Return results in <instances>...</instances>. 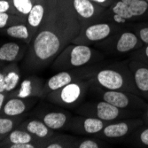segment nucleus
Wrapping results in <instances>:
<instances>
[{
    "mask_svg": "<svg viewBox=\"0 0 148 148\" xmlns=\"http://www.w3.org/2000/svg\"><path fill=\"white\" fill-rule=\"evenodd\" d=\"M42 26L54 31L66 45L72 44L82 29L71 0H54Z\"/></svg>",
    "mask_w": 148,
    "mask_h": 148,
    "instance_id": "1",
    "label": "nucleus"
},
{
    "mask_svg": "<svg viewBox=\"0 0 148 148\" xmlns=\"http://www.w3.org/2000/svg\"><path fill=\"white\" fill-rule=\"evenodd\" d=\"M66 46L68 45L54 31L42 27L31 40L27 62L31 68H41L55 60Z\"/></svg>",
    "mask_w": 148,
    "mask_h": 148,
    "instance_id": "2",
    "label": "nucleus"
},
{
    "mask_svg": "<svg viewBox=\"0 0 148 148\" xmlns=\"http://www.w3.org/2000/svg\"><path fill=\"white\" fill-rule=\"evenodd\" d=\"M90 83L103 90H122L138 95L129 66H126L122 64L115 65L92 72Z\"/></svg>",
    "mask_w": 148,
    "mask_h": 148,
    "instance_id": "3",
    "label": "nucleus"
},
{
    "mask_svg": "<svg viewBox=\"0 0 148 148\" xmlns=\"http://www.w3.org/2000/svg\"><path fill=\"white\" fill-rule=\"evenodd\" d=\"M99 54L87 45L70 44L60 53L54 62V68L62 70L83 69L94 62Z\"/></svg>",
    "mask_w": 148,
    "mask_h": 148,
    "instance_id": "4",
    "label": "nucleus"
},
{
    "mask_svg": "<svg viewBox=\"0 0 148 148\" xmlns=\"http://www.w3.org/2000/svg\"><path fill=\"white\" fill-rule=\"evenodd\" d=\"M76 112L79 115L98 118L106 123L130 118L135 114L134 111L118 108L115 106L103 99L96 102L85 103L80 106Z\"/></svg>",
    "mask_w": 148,
    "mask_h": 148,
    "instance_id": "5",
    "label": "nucleus"
},
{
    "mask_svg": "<svg viewBox=\"0 0 148 148\" xmlns=\"http://www.w3.org/2000/svg\"><path fill=\"white\" fill-rule=\"evenodd\" d=\"M90 84L86 80L75 81L57 90L50 92L48 99L59 106L72 108L83 101L89 90Z\"/></svg>",
    "mask_w": 148,
    "mask_h": 148,
    "instance_id": "6",
    "label": "nucleus"
},
{
    "mask_svg": "<svg viewBox=\"0 0 148 148\" xmlns=\"http://www.w3.org/2000/svg\"><path fill=\"white\" fill-rule=\"evenodd\" d=\"M100 92L101 99L108 102L118 108L138 112L147 107L145 101L135 93L122 90H108L96 87Z\"/></svg>",
    "mask_w": 148,
    "mask_h": 148,
    "instance_id": "7",
    "label": "nucleus"
},
{
    "mask_svg": "<svg viewBox=\"0 0 148 148\" xmlns=\"http://www.w3.org/2000/svg\"><path fill=\"white\" fill-rule=\"evenodd\" d=\"M115 31L114 25L106 22H96L81 29L79 36L72 44L87 45L100 42L111 36Z\"/></svg>",
    "mask_w": 148,
    "mask_h": 148,
    "instance_id": "8",
    "label": "nucleus"
},
{
    "mask_svg": "<svg viewBox=\"0 0 148 148\" xmlns=\"http://www.w3.org/2000/svg\"><path fill=\"white\" fill-rule=\"evenodd\" d=\"M91 74V71L88 69L84 70L82 69L62 70L49 78V80L46 82L44 91L49 94L50 92L57 90L66 84L75 82V81L90 79Z\"/></svg>",
    "mask_w": 148,
    "mask_h": 148,
    "instance_id": "9",
    "label": "nucleus"
},
{
    "mask_svg": "<svg viewBox=\"0 0 148 148\" xmlns=\"http://www.w3.org/2000/svg\"><path fill=\"white\" fill-rule=\"evenodd\" d=\"M71 1L82 28L96 22H100L99 20L105 11V7L91 2L90 0H71Z\"/></svg>",
    "mask_w": 148,
    "mask_h": 148,
    "instance_id": "10",
    "label": "nucleus"
},
{
    "mask_svg": "<svg viewBox=\"0 0 148 148\" xmlns=\"http://www.w3.org/2000/svg\"><path fill=\"white\" fill-rule=\"evenodd\" d=\"M142 124L141 120H126V121H115L107 123L104 129L97 134V137L99 138H122L136 129L139 128Z\"/></svg>",
    "mask_w": 148,
    "mask_h": 148,
    "instance_id": "11",
    "label": "nucleus"
},
{
    "mask_svg": "<svg viewBox=\"0 0 148 148\" xmlns=\"http://www.w3.org/2000/svg\"><path fill=\"white\" fill-rule=\"evenodd\" d=\"M107 123L98 118L79 115L71 118L69 129L80 135H97Z\"/></svg>",
    "mask_w": 148,
    "mask_h": 148,
    "instance_id": "12",
    "label": "nucleus"
},
{
    "mask_svg": "<svg viewBox=\"0 0 148 148\" xmlns=\"http://www.w3.org/2000/svg\"><path fill=\"white\" fill-rule=\"evenodd\" d=\"M138 95L148 99V65L134 60L129 63Z\"/></svg>",
    "mask_w": 148,
    "mask_h": 148,
    "instance_id": "13",
    "label": "nucleus"
},
{
    "mask_svg": "<svg viewBox=\"0 0 148 148\" xmlns=\"http://www.w3.org/2000/svg\"><path fill=\"white\" fill-rule=\"evenodd\" d=\"M112 48L118 53H127L135 51L141 48L144 45L136 33L125 31L117 36L116 38L111 40Z\"/></svg>",
    "mask_w": 148,
    "mask_h": 148,
    "instance_id": "14",
    "label": "nucleus"
},
{
    "mask_svg": "<svg viewBox=\"0 0 148 148\" xmlns=\"http://www.w3.org/2000/svg\"><path fill=\"white\" fill-rule=\"evenodd\" d=\"M71 115L64 112H49L43 116V122L52 130L69 129Z\"/></svg>",
    "mask_w": 148,
    "mask_h": 148,
    "instance_id": "15",
    "label": "nucleus"
},
{
    "mask_svg": "<svg viewBox=\"0 0 148 148\" xmlns=\"http://www.w3.org/2000/svg\"><path fill=\"white\" fill-rule=\"evenodd\" d=\"M24 130L38 138H48L52 135V130H51L44 122L38 120H31L28 122L24 125Z\"/></svg>",
    "mask_w": 148,
    "mask_h": 148,
    "instance_id": "16",
    "label": "nucleus"
},
{
    "mask_svg": "<svg viewBox=\"0 0 148 148\" xmlns=\"http://www.w3.org/2000/svg\"><path fill=\"white\" fill-rule=\"evenodd\" d=\"M3 114L8 117H16L22 114L27 109V103L21 98H12L3 106Z\"/></svg>",
    "mask_w": 148,
    "mask_h": 148,
    "instance_id": "17",
    "label": "nucleus"
},
{
    "mask_svg": "<svg viewBox=\"0 0 148 148\" xmlns=\"http://www.w3.org/2000/svg\"><path fill=\"white\" fill-rule=\"evenodd\" d=\"M111 10L114 13L112 20L116 23H124L134 18L130 12V6L124 4L123 1H121V0L115 2L114 5L111 6Z\"/></svg>",
    "mask_w": 148,
    "mask_h": 148,
    "instance_id": "18",
    "label": "nucleus"
},
{
    "mask_svg": "<svg viewBox=\"0 0 148 148\" xmlns=\"http://www.w3.org/2000/svg\"><path fill=\"white\" fill-rule=\"evenodd\" d=\"M45 14V9L44 5L37 3L33 5L30 12L28 14V23L34 31H36V29L40 27L41 23H43Z\"/></svg>",
    "mask_w": 148,
    "mask_h": 148,
    "instance_id": "19",
    "label": "nucleus"
},
{
    "mask_svg": "<svg viewBox=\"0 0 148 148\" xmlns=\"http://www.w3.org/2000/svg\"><path fill=\"white\" fill-rule=\"evenodd\" d=\"M21 46L14 43L10 42L0 47V60L2 61H14L20 54Z\"/></svg>",
    "mask_w": 148,
    "mask_h": 148,
    "instance_id": "20",
    "label": "nucleus"
},
{
    "mask_svg": "<svg viewBox=\"0 0 148 148\" xmlns=\"http://www.w3.org/2000/svg\"><path fill=\"white\" fill-rule=\"evenodd\" d=\"M5 33L11 37L21 39L27 42H30L32 39L29 28L24 24H16L10 26L6 29Z\"/></svg>",
    "mask_w": 148,
    "mask_h": 148,
    "instance_id": "21",
    "label": "nucleus"
},
{
    "mask_svg": "<svg viewBox=\"0 0 148 148\" xmlns=\"http://www.w3.org/2000/svg\"><path fill=\"white\" fill-rule=\"evenodd\" d=\"M34 140L35 139L32 136V134H30L26 130H12L9 133L8 138H7V143H9V145H11V144H21V143H32Z\"/></svg>",
    "mask_w": 148,
    "mask_h": 148,
    "instance_id": "22",
    "label": "nucleus"
},
{
    "mask_svg": "<svg viewBox=\"0 0 148 148\" xmlns=\"http://www.w3.org/2000/svg\"><path fill=\"white\" fill-rule=\"evenodd\" d=\"M35 94L34 91V86H33V82L30 79H26L22 81L21 84L20 90L17 93V97L21 98V99H27L29 97H31Z\"/></svg>",
    "mask_w": 148,
    "mask_h": 148,
    "instance_id": "23",
    "label": "nucleus"
},
{
    "mask_svg": "<svg viewBox=\"0 0 148 148\" xmlns=\"http://www.w3.org/2000/svg\"><path fill=\"white\" fill-rule=\"evenodd\" d=\"M105 145L99 140H95L93 138H84L82 140L75 139L73 142L72 147L75 148H100L103 147Z\"/></svg>",
    "mask_w": 148,
    "mask_h": 148,
    "instance_id": "24",
    "label": "nucleus"
},
{
    "mask_svg": "<svg viewBox=\"0 0 148 148\" xmlns=\"http://www.w3.org/2000/svg\"><path fill=\"white\" fill-rule=\"evenodd\" d=\"M129 6L133 17H139L148 11V0H139Z\"/></svg>",
    "mask_w": 148,
    "mask_h": 148,
    "instance_id": "25",
    "label": "nucleus"
},
{
    "mask_svg": "<svg viewBox=\"0 0 148 148\" xmlns=\"http://www.w3.org/2000/svg\"><path fill=\"white\" fill-rule=\"evenodd\" d=\"M12 5L15 10L23 15H28L34 4L31 0H12Z\"/></svg>",
    "mask_w": 148,
    "mask_h": 148,
    "instance_id": "26",
    "label": "nucleus"
},
{
    "mask_svg": "<svg viewBox=\"0 0 148 148\" xmlns=\"http://www.w3.org/2000/svg\"><path fill=\"white\" fill-rule=\"evenodd\" d=\"M20 81V75L14 71L8 72L5 75V91L13 90Z\"/></svg>",
    "mask_w": 148,
    "mask_h": 148,
    "instance_id": "27",
    "label": "nucleus"
},
{
    "mask_svg": "<svg viewBox=\"0 0 148 148\" xmlns=\"http://www.w3.org/2000/svg\"><path fill=\"white\" fill-rule=\"evenodd\" d=\"M16 125V122L11 118L0 117V137L6 136L13 130Z\"/></svg>",
    "mask_w": 148,
    "mask_h": 148,
    "instance_id": "28",
    "label": "nucleus"
},
{
    "mask_svg": "<svg viewBox=\"0 0 148 148\" xmlns=\"http://www.w3.org/2000/svg\"><path fill=\"white\" fill-rule=\"evenodd\" d=\"M134 59L148 65V45H144L141 48L134 51Z\"/></svg>",
    "mask_w": 148,
    "mask_h": 148,
    "instance_id": "29",
    "label": "nucleus"
},
{
    "mask_svg": "<svg viewBox=\"0 0 148 148\" xmlns=\"http://www.w3.org/2000/svg\"><path fill=\"white\" fill-rule=\"evenodd\" d=\"M138 142L139 145L148 146V127L142 129L138 134Z\"/></svg>",
    "mask_w": 148,
    "mask_h": 148,
    "instance_id": "30",
    "label": "nucleus"
},
{
    "mask_svg": "<svg viewBox=\"0 0 148 148\" xmlns=\"http://www.w3.org/2000/svg\"><path fill=\"white\" fill-rule=\"evenodd\" d=\"M136 34L143 45H148V27H142L138 29Z\"/></svg>",
    "mask_w": 148,
    "mask_h": 148,
    "instance_id": "31",
    "label": "nucleus"
},
{
    "mask_svg": "<svg viewBox=\"0 0 148 148\" xmlns=\"http://www.w3.org/2000/svg\"><path fill=\"white\" fill-rule=\"evenodd\" d=\"M10 20V15L7 12L0 13V29H4L7 26Z\"/></svg>",
    "mask_w": 148,
    "mask_h": 148,
    "instance_id": "32",
    "label": "nucleus"
},
{
    "mask_svg": "<svg viewBox=\"0 0 148 148\" xmlns=\"http://www.w3.org/2000/svg\"><path fill=\"white\" fill-rule=\"evenodd\" d=\"M37 145L33 143H21V144H11L7 147L10 148H36Z\"/></svg>",
    "mask_w": 148,
    "mask_h": 148,
    "instance_id": "33",
    "label": "nucleus"
},
{
    "mask_svg": "<svg viewBox=\"0 0 148 148\" xmlns=\"http://www.w3.org/2000/svg\"><path fill=\"white\" fill-rule=\"evenodd\" d=\"M91 2L95 3L102 7H109L113 5V2L114 0H90Z\"/></svg>",
    "mask_w": 148,
    "mask_h": 148,
    "instance_id": "34",
    "label": "nucleus"
},
{
    "mask_svg": "<svg viewBox=\"0 0 148 148\" xmlns=\"http://www.w3.org/2000/svg\"><path fill=\"white\" fill-rule=\"evenodd\" d=\"M10 3L7 0H0V13L1 12H7L10 9Z\"/></svg>",
    "mask_w": 148,
    "mask_h": 148,
    "instance_id": "35",
    "label": "nucleus"
},
{
    "mask_svg": "<svg viewBox=\"0 0 148 148\" xmlns=\"http://www.w3.org/2000/svg\"><path fill=\"white\" fill-rule=\"evenodd\" d=\"M5 91V75L0 73V92Z\"/></svg>",
    "mask_w": 148,
    "mask_h": 148,
    "instance_id": "36",
    "label": "nucleus"
},
{
    "mask_svg": "<svg viewBox=\"0 0 148 148\" xmlns=\"http://www.w3.org/2000/svg\"><path fill=\"white\" fill-rule=\"evenodd\" d=\"M5 99V95L4 94V92H0V111H1V109L4 106Z\"/></svg>",
    "mask_w": 148,
    "mask_h": 148,
    "instance_id": "37",
    "label": "nucleus"
},
{
    "mask_svg": "<svg viewBox=\"0 0 148 148\" xmlns=\"http://www.w3.org/2000/svg\"><path fill=\"white\" fill-rule=\"evenodd\" d=\"M121 1H123L124 4H126L127 5H130L134 3H136L138 1H139V0H121Z\"/></svg>",
    "mask_w": 148,
    "mask_h": 148,
    "instance_id": "38",
    "label": "nucleus"
},
{
    "mask_svg": "<svg viewBox=\"0 0 148 148\" xmlns=\"http://www.w3.org/2000/svg\"><path fill=\"white\" fill-rule=\"evenodd\" d=\"M145 120L148 123V107H146V110H145Z\"/></svg>",
    "mask_w": 148,
    "mask_h": 148,
    "instance_id": "39",
    "label": "nucleus"
},
{
    "mask_svg": "<svg viewBox=\"0 0 148 148\" xmlns=\"http://www.w3.org/2000/svg\"><path fill=\"white\" fill-rule=\"evenodd\" d=\"M147 12H148V11H147Z\"/></svg>",
    "mask_w": 148,
    "mask_h": 148,
    "instance_id": "40",
    "label": "nucleus"
}]
</instances>
